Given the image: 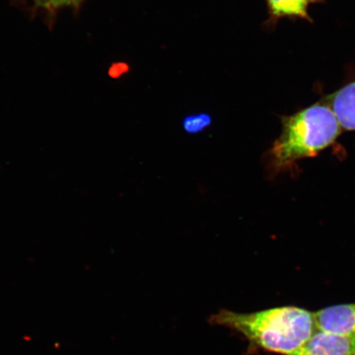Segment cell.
<instances>
[{
	"mask_svg": "<svg viewBox=\"0 0 355 355\" xmlns=\"http://www.w3.org/2000/svg\"><path fill=\"white\" fill-rule=\"evenodd\" d=\"M210 322L237 331L252 348L281 355H294L317 330L314 313L296 306L251 313L221 310Z\"/></svg>",
	"mask_w": 355,
	"mask_h": 355,
	"instance_id": "obj_1",
	"label": "cell"
},
{
	"mask_svg": "<svg viewBox=\"0 0 355 355\" xmlns=\"http://www.w3.org/2000/svg\"><path fill=\"white\" fill-rule=\"evenodd\" d=\"M282 131L265 155L269 176L290 168L300 159L313 157L334 144L341 133L338 119L325 104H316L283 117Z\"/></svg>",
	"mask_w": 355,
	"mask_h": 355,
	"instance_id": "obj_2",
	"label": "cell"
},
{
	"mask_svg": "<svg viewBox=\"0 0 355 355\" xmlns=\"http://www.w3.org/2000/svg\"><path fill=\"white\" fill-rule=\"evenodd\" d=\"M294 355H355V335L316 330Z\"/></svg>",
	"mask_w": 355,
	"mask_h": 355,
	"instance_id": "obj_3",
	"label": "cell"
},
{
	"mask_svg": "<svg viewBox=\"0 0 355 355\" xmlns=\"http://www.w3.org/2000/svg\"><path fill=\"white\" fill-rule=\"evenodd\" d=\"M317 330L355 335V303L331 306L314 313Z\"/></svg>",
	"mask_w": 355,
	"mask_h": 355,
	"instance_id": "obj_4",
	"label": "cell"
},
{
	"mask_svg": "<svg viewBox=\"0 0 355 355\" xmlns=\"http://www.w3.org/2000/svg\"><path fill=\"white\" fill-rule=\"evenodd\" d=\"M328 106L336 114L341 128L355 130V82L333 93L328 99Z\"/></svg>",
	"mask_w": 355,
	"mask_h": 355,
	"instance_id": "obj_5",
	"label": "cell"
},
{
	"mask_svg": "<svg viewBox=\"0 0 355 355\" xmlns=\"http://www.w3.org/2000/svg\"><path fill=\"white\" fill-rule=\"evenodd\" d=\"M270 12L276 19L282 17H299L310 19L308 7L312 0H266Z\"/></svg>",
	"mask_w": 355,
	"mask_h": 355,
	"instance_id": "obj_6",
	"label": "cell"
},
{
	"mask_svg": "<svg viewBox=\"0 0 355 355\" xmlns=\"http://www.w3.org/2000/svg\"><path fill=\"white\" fill-rule=\"evenodd\" d=\"M213 123L211 115L208 113L190 114L183 119L182 126L189 135H197L209 128Z\"/></svg>",
	"mask_w": 355,
	"mask_h": 355,
	"instance_id": "obj_7",
	"label": "cell"
},
{
	"mask_svg": "<svg viewBox=\"0 0 355 355\" xmlns=\"http://www.w3.org/2000/svg\"><path fill=\"white\" fill-rule=\"evenodd\" d=\"M80 1H82V0H50L48 8H60L78 4Z\"/></svg>",
	"mask_w": 355,
	"mask_h": 355,
	"instance_id": "obj_8",
	"label": "cell"
},
{
	"mask_svg": "<svg viewBox=\"0 0 355 355\" xmlns=\"http://www.w3.org/2000/svg\"><path fill=\"white\" fill-rule=\"evenodd\" d=\"M34 1L39 3L40 6H42L44 7H48V4H49V2H50V0H34Z\"/></svg>",
	"mask_w": 355,
	"mask_h": 355,
	"instance_id": "obj_9",
	"label": "cell"
}]
</instances>
